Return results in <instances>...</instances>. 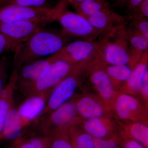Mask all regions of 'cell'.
Wrapping results in <instances>:
<instances>
[{
	"instance_id": "cell-1",
	"label": "cell",
	"mask_w": 148,
	"mask_h": 148,
	"mask_svg": "<svg viewBox=\"0 0 148 148\" xmlns=\"http://www.w3.org/2000/svg\"><path fill=\"white\" fill-rule=\"evenodd\" d=\"M70 37L62 31L40 29L16 46L13 51L12 68L18 69L29 62L54 55L67 44Z\"/></svg>"
},
{
	"instance_id": "cell-2",
	"label": "cell",
	"mask_w": 148,
	"mask_h": 148,
	"mask_svg": "<svg viewBox=\"0 0 148 148\" xmlns=\"http://www.w3.org/2000/svg\"><path fill=\"white\" fill-rule=\"evenodd\" d=\"M68 3L66 0H60L53 8L0 6V22L35 21L47 24L56 21L59 14L66 9Z\"/></svg>"
},
{
	"instance_id": "cell-3",
	"label": "cell",
	"mask_w": 148,
	"mask_h": 148,
	"mask_svg": "<svg viewBox=\"0 0 148 148\" xmlns=\"http://www.w3.org/2000/svg\"><path fill=\"white\" fill-rule=\"evenodd\" d=\"M90 61L78 64L71 73L53 88L41 116L49 113L73 98L78 88L87 77Z\"/></svg>"
},
{
	"instance_id": "cell-4",
	"label": "cell",
	"mask_w": 148,
	"mask_h": 148,
	"mask_svg": "<svg viewBox=\"0 0 148 148\" xmlns=\"http://www.w3.org/2000/svg\"><path fill=\"white\" fill-rule=\"evenodd\" d=\"M75 100V97H74L49 113L41 116L31 128L51 135L56 130L69 128L72 125L79 123L81 119L77 112Z\"/></svg>"
},
{
	"instance_id": "cell-5",
	"label": "cell",
	"mask_w": 148,
	"mask_h": 148,
	"mask_svg": "<svg viewBox=\"0 0 148 148\" xmlns=\"http://www.w3.org/2000/svg\"><path fill=\"white\" fill-rule=\"evenodd\" d=\"M125 27L114 34V40L112 34L105 35L97 41L99 55L106 64L131 66V55Z\"/></svg>"
},
{
	"instance_id": "cell-6",
	"label": "cell",
	"mask_w": 148,
	"mask_h": 148,
	"mask_svg": "<svg viewBox=\"0 0 148 148\" xmlns=\"http://www.w3.org/2000/svg\"><path fill=\"white\" fill-rule=\"evenodd\" d=\"M77 65H73L58 59L40 79L32 84L15 90V92H18L24 100L32 95L51 91L53 88L71 73Z\"/></svg>"
},
{
	"instance_id": "cell-7",
	"label": "cell",
	"mask_w": 148,
	"mask_h": 148,
	"mask_svg": "<svg viewBox=\"0 0 148 148\" xmlns=\"http://www.w3.org/2000/svg\"><path fill=\"white\" fill-rule=\"evenodd\" d=\"M106 64L99 56L88 64L87 77L99 97L112 113L115 100L118 93L105 69Z\"/></svg>"
},
{
	"instance_id": "cell-8",
	"label": "cell",
	"mask_w": 148,
	"mask_h": 148,
	"mask_svg": "<svg viewBox=\"0 0 148 148\" xmlns=\"http://www.w3.org/2000/svg\"><path fill=\"white\" fill-rule=\"evenodd\" d=\"M56 21L61 24L63 32L69 36L92 41H96L99 37L103 36L92 27L87 18L66 9L59 14Z\"/></svg>"
},
{
	"instance_id": "cell-9",
	"label": "cell",
	"mask_w": 148,
	"mask_h": 148,
	"mask_svg": "<svg viewBox=\"0 0 148 148\" xmlns=\"http://www.w3.org/2000/svg\"><path fill=\"white\" fill-rule=\"evenodd\" d=\"M116 118L124 121L148 123V108L136 96L119 91L113 107Z\"/></svg>"
},
{
	"instance_id": "cell-10",
	"label": "cell",
	"mask_w": 148,
	"mask_h": 148,
	"mask_svg": "<svg viewBox=\"0 0 148 148\" xmlns=\"http://www.w3.org/2000/svg\"><path fill=\"white\" fill-rule=\"evenodd\" d=\"M57 59H61L77 65L91 61L99 55L97 41L81 39L67 44L54 54Z\"/></svg>"
},
{
	"instance_id": "cell-11",
	"label": "cell",
	"mask_w": 148,
	"mask_h": 148,
	"mask_svg": "<svg viewBox=\"0 0 148 148\" xmlns=\"http://www.w3.org/2000/svg\"><path fill=\"white\" fill-rule=\"evenodd\" d=\"M57 58L54 55L23 65L17 70L15 90L34 83L42 77Z\"/></svg>"
},
{
	"instance_id": "cell-12",
	"label": "cell",
	"mask_w": 148,
	"mask_h": 148,
	"mask_svg": "<svg viewBox=\"0 0 148 148\" xmlns=\"http://www.w3.org/2000/svg\"><path fill=\"white\" fill-rule=\"evenodd\" d=\"M51 91L27 97L17 106L18 116L25 132L42 115Z\"/></svg>"
},
{
	"instance_id": "cell-13",
	"label": "cell",
	"mask_w": 148,
	"mask_h": 148,
	"mask_svg": "<svg viewBox=\"0 0 148 148\" xmlns=\"http://www.w3.org/2000/svg\"><path fill=\"white\" fill-rule=\"evenodd\" d=\"M87 19L92 27L103 36L123 28L129 20L128 16L120 15L111 8L100 11Z\"/></svg>"
},
{
	"instance_id": "cell-14",
	"label": "cell",
	"mask_w": 148,
	"mask_h": 148,
	"mask_svg": "<svg viewBox=\"0 0 148 148\" xmlns=\"http://www.w3.org/2000/svg\"><path fill=\"white\" fill-rule=\"evenodd\" d=\"M76 107L81 120L100 117H111L112 113L97 95L86 93L76 98Z\"/></svg>"
},
{
	"instance_id": "cell-15",
	"label": "cell",
	"mask_w": 148,
	"mask_h": 148,
	"mask_svg": "<svg viewBox=\"0 0 148 148\" xmlns=\"http://www.w3.org/2000/svg\"><path fill=\"white\" fill-rule=\"evenodd\" d=\"M46 25L41 22L35 21L0 22V33L21 43Z\"/></svg>"
},
{
	"instance_id": "cell-16",
	"label": "cell",
	"mask_w": 148,
	"mask_h": 148,
	"mask_svg": "<svg viewBox=\"0 0 148 148\" xmlns=\"http://www.w3.org/2000/svg\"><path fill=\"white\" fill-rule=\"evenodd\" d=\"M79 125L93 138L105 139L113 136L118 131L111 117L103 116L81 120Z\"/></svg>"
},
{
	"instance_id": "cell-17",
	"label": "cell",
	"mask_w": 148,
	"mask_h": 148,
	"mask_svg": "<svg viewBox=\"0 0 148 148\" xmlns=\"http://www.w3.org/2000/svg\"><path fill=\"white\" fill-rule=\"evenodd\" d=\"M17 78V72L12 71L10 77L0 95V142L2 138L3 132L7 117L14 102L15 85Z\"/></svg>"
},
{
	"instance_id": "cell-18",
	"label": "cell",
	"mask_w": 148,
	"mask_h": 148,
	"mask_svg": "<svg viewBox=\"0 0 148 148\" xmlns=\"http://www.w3.org/2000/svg\"><path fill=\"white\" fill-rule=\"evenodd\" d=\"M148 51L143 54L134 67L129 79L120 88L119 91L136 96L139 95L141 83L148 72Z\"/></svg>"
},
{
	"instance_id": "cell-19",
	"label": "cell",
	"mask_w": 148,
	"mask_h": 148,
	"mask_svg": "<svg viewBox=\"0 0 148 148\" xmlns=\"http://www.w3.org/2000/svg\"><path fill=\"white\" fill-rule=\"evenodd\" d=\"M51 135L29 128L21 138L3 148H49Z\"/></svg>"
},
{
	"instance_id": "cell-20",
	"label": "cell",
	"mask_w": 148,
	"mask_h": 148,
	"mask_svg": "<svg viewBox=\"0 0 148 148\" xmlns=\"http://www.w3.org/2000/svg\"><path fill=\"white\" fill-rule=\"evenodd\" d=\"M25 130L18 116L15 103L11 108L6 120L2 138L0 142H4L7 146L24 135ZM5 146V147H6Z\"/></svg>"
},
{
	"instance_id": "cell-21",
	"label": "cell",
	"mask_w": 148,
	"mask_h": 148,
	"mask_svg": "<svg viewBox=\"0 0 148 148\" xmlns=\"http://www.w3.org/2000/svg\"><path fill=\"white\" fill-rule=\"evenodd\" d=\"M127 40L131 57V66L133 69L138 64L143 54L148 51V38L125 28Z\"/></svg>"
},
{
	"instance_id": "cell-22",
	"label": "cell",
	"mask_w": 148,
	"mask_h": 148,
	"mask_svg": "<svg viewBox=\"0 0 148 148\" xmlns=\"http://www.w3.org/2000/svg\"><path fill=\"white\" fill-rule=\"evenodd\" d=\"M119 123L121 129L127 137L136 140L145 148H148V123L141 121Z\"/></svg>"
},
{
	"instance_id": "cell-23",
	"label": "cell",
	"mask_w": 148,
	"mask_h": 148,
	"mask_svg": "<svg viewBox=\"0 0 148 148\" xmlns=\"http://www.w3.org/2000/svg\"><path fill=\"white\" fill-rule=\"evenodd\" d=\"M105 69L115 88L119 91L120 88L129 79L133 69L129 65L106 64Z\"/></svg>"
},
{
	"instance_id": "cell-24",
	"label": "cell",
	"mask_w": 148,
	"mask_h": 148,
	"mask_svg": "<svg viewBox=\"0 0 148 148\" xmlns=\"http://www.w3.org/2000/svg\"><path fill=\"white\" fill-rule=\"evenodd\" d=\"M69 131L73 148H94V139L82 129L79 123L71 125Z\"/></svg>"
},
{
	"instance_id": "cell-25",
	"label": "cell",
	"mask_w": 148,
	"mask_h": 148,
	"mask_svg": "<svg viewBox=\"0 0 148 148\" xmlns=\"http://www.w3.org/2000/svg\"><path fill=\"white\" fill-rule=\"evenodd\" d=\"M70 4L76 11L77 13L86 18L94 15L100 11L111 8L108 2L95 0L71 3Z\"/></svg>"
},
{
	"instance_id": "cell-26",
	"label": "cell",
	"mask_w": 148,
	"mask_h": 148,
	"mask_svg": "<svg viewBox=\"0 0 148 148\" xmlns=\"http://www.w3.org/2000/svg\"><path fill=\"white\" fill-rule=\"evenodd\" d=\"M69 128L56 130L51 134L52 140L49 148H73Z\"/></svg>"
},
{
	"instance_id": "cell-27",
	"label": "cell",
	"mask_w": 148,
	"mask_h": 148,
	"mask_svg": "<svg viewBox=\"0 0 148 148\" xmlns=\"http://www.w3.org/2000/svg\"><path fill=\"white\" fill-rule=\"evenodd\" d=\"M93 139L94 148H121V139L119 130L116 133L110 138Z\"/></svg>"
},
{
	"instance_id": "cell-28",
	"label": "cell",
	"mask_w": 148,
	"mask_h": 148,
	"mask_svg": "<svg viewBox=\"0 0 148 148\" xmlns=\"http://www.w3.org/2000/svg\"><path fill=\"white\" fill-rule=\"evenodd\" d=\"M131 21V27L129 29L144 36L148 38V21L147 18L129 17Z\"/></svg>"
},
{
	"instance_id": "cell-29",
	"label": "cell",
	"mask_w": 148,
	"mask_h": 148,
	"mask_svg": "<svg viewBox=\"0 0 148 148\" xmlns=\"http://www.w3.org/2000/svg\"><path fill=\"white\" fill-rule=\"evenodd\" d=\"M46 0H0V6L40 7L43 6Z\"/></svg>"
},
{
	"instance_id": "cell-30",
	"label": "cell",
	"mask_w": 148,
	"mask_h": 148,
	"mask_svg": "<svg viewBox=\"0 0 148 148\" xmlns=\"http://www.w3.org/2000/svg\"><path fill=\"white\" fill-rule=\"evenodd\" d=\"M9 61L6 56L0 59V95L2 90L7 83Z\"/></svg>"
},
{
	"instance_id": "cell-31",
	"label": "cell",
	"mask_w": 148,
	"mask_h": 148,
	"mask_svg": "<svg viewBox=\"0 0 148 148\" xmlns=\"http://www.w3.org/2000/svg\"><path fill=\"white\" fill-rule=\"evenodd\" d=\"M20 44L0 33V54L5 51H11L13 52L16 46Z\"/></svg>"
},
{
	"instance_id": "cell-32",
	"label": "cell",
	"mask_w": 148,
	"mask_h": 148,
	"mask_svg": "<svg viewBox=\"0 0 148 148\" xmlns=\"http://www.w3.org/2000/svg\"><path fill=\"white\" fill-rule=\"evenodd\" d=\"M119 132L121 139V148H145L139 142L127 137L120 128Z\"/></svg>"
},
{
	"instance_id": "cell-33",
	"label": "cell",
	"mask_w": 148,
	"mask_h": 148,
	"mask_svg": "<svg viewBox=\"0 0 148 148\" xmlns=\"http://www.w3.org/2000/svg\"><path fill=\"white\" fill-rule=\"evenodd\" d=\"M127 16L129 17H137L148 19V0L143 1L138 8Z\"/></svg>"
},
{
	"instance_id": "cell-34",
	"label": "cell",
	"mask_w": 148,
	"mask_h": 148,
	"mask_svg": "<svg viewBox=\"0 0 148 148\" xmlns=\"http://www.w3.org/2000/svg\"><path fill=\"white\" fill-rule=\"evenodd\" d=\"M143 101V103L148 108V72L146 74L141 83L139 92Z\"/></svg>"
},
{
	"instance_id": "cell-35",
	"label": "cell",
	"mask_w": 148,
	"mask_h": 148,
	"mask_svg": "<svg viewBox=\"0 0 148 148\" xmlns=\"http://www.w3.org/2000/svg\"><path fill=\"white\" fill-rule=\"evenodd\" d=\"M145 0H125V5L129 14L132 13Z\"/></svg>"
},
{
	"instance_id": "cell-36",
	"label": "cell",
	"mask_w": 148,
	"mask_h": 148,
	"mask_svg": "<svg viewBox=\"0 0 148 148\" xmlns=\"http://www.w3.org/2000/svg\"><path fill=\"white\" fill-rule=\"evenodd\" d=\"M68 3H79L86 1H91V0H66ZM95 1H101L106 2V0H95Z\"/></svg>"
}]
</instances>
